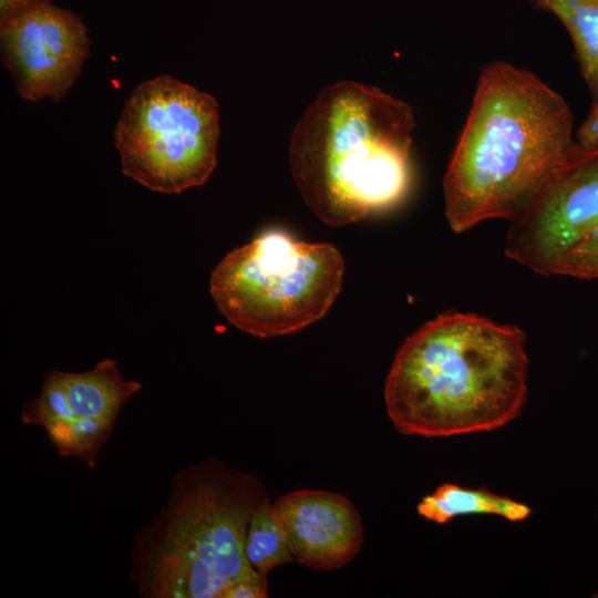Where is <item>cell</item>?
I'll list each match as a JSON object with an SVG mask.
<instances>
[{
	"instance_id": "cell-1",
	"label": "cell",
	"mask_w": 598,
	"mask_h": 598,
	"mask_svg": "<svg viewBox=\"0 0 598 598\" xmlns=\"http://www.w3.org/2000/svg\"><path fill=\"white\" fill-rule=\"evenodd\" d=\"M567 101L533 72L486 64L443 178L445 217L455 233L522 216L570 158Z\"/></svg>"
},
{
	"instance_id": "cell-2",
	"label": "cell",
	"mask_w": 598,
	"mask_h": 598,
	"mask_svg": "<svg viewBox=\"0 0 598 598\" xmlns=\"http://www.w3.org/2000/svg\"><path fill=\"white\" fill-rule=\"evenodd\" d=\"M527 378L520 329L450 312L426 322L398 350L384 383L385 410L404 435L489 432L522 413Z\"/></svg>"
},
{
	"instance_id": "cell-3",
	"label": "cell",
	"mask_w": 598,
	"mask_h": 598,
	"mask_svg": "<svg viewBox=\"0 0 598 598\" xmlns=\"http://www.w3.org/2000/svg\"><path fill=\"white\" fill-rule=\"evenodd\" d=\"M412 107L353 81L326 86L289 142L292 177L323 223L342 226L390 208L406 194Z\"/></svg>"
},
{
	"instance_id": "cell-4",
	"label": "cell",
	"mask_w": 598,
	"mask_h": 598,
	"mask_svg": "<svg viewBox=\"0 0 598 598\" xmlns=\"http://www.w3.org/2000/svg\"><path fill=\"white\" fill-rule=\"evenodd\" d=\"M262 482L217 458L178 470L165 505L134 533L130 579L141 598H221L257 571L244 553Z\"/></svg>"
},
{
	"instance_id": "cell-5",
	"label": "cell",
	"mask_w": 598,
	"mask_h": 598,
	"mask_svg": "<svg viewBox=\"0 0 598 598\" xmlns=\"http://www.w3.org/2000/svg\"><path fill=\"white\" fill-rule=\"evenodd\" d=\"M341 254L269 230L227 254L210 275V295L236 328L267 338L322 318L340 292Z\"/></svg>"
},
{
	"instance_id": "cell-6",
	"label": "cell",
	"mask_w": 598,
	"mask_h": 598,
	"mask_svg": "<svg viewBox=\"0 0 598 598\" xmlns=\"http://www.w3.org/2000/svg\"><path fill=\"white\" fill-rule=\"evenodd\" d=\"M218 140L217 101L169 75L134 89L114 132L124 175L163 194L206 183Z\"/></svg>"
},
{
	"instance_id": "cell-7",
	"label": "cell",
	"mask_w": 598,
	"mask_h": 598,
	"mask_svg": "<svg viewBox=\"0 0 598 598\" xmlns=\"http://www.w3.org/2000/svg\"><path fill=\"white\" fill-rule=\"evenodd\" d=\"M598 229V147L574 152L539 198L511 223L505 254L543 276Z\"/></svg>"
},
{
	"instance_id": "cell-8",
	"label": "cell",
	"mask_w": 598,
	"mask_h": 598,
	"mask_svg": "<svg viewBox=\"0 0 598 598\" xmlns=\"http://www.w3.org/2000/svg\"><path fill=\"white\" fill-rule=\"evenodd\" d=\"M2 61L29 102L69 92L89 54L87 30L74 12L40 0L0 18Z\"/></svg>"
},
{
	"instance_id": "cell-9",
	"label": "cell",
	"mask_w": 598,
	"mask_h": 598,
	"mask_svg": "<svg viewBox=\"0 0 598 598\" xmlns=\"http://www.w3.org/2000/svg\"><path fill=\"white\" fill-rule=\"evenodd\" d=\"M291 554L300 565L336 570L351 563L363 544V525L353 503L344 495L302 488L274 502Z\"/></svg>"
},
{
	"instance_id": "cell-10",
	"label": "cell",
	"mask_w": 598,
	"mask_h": 598,
	"mask_svg": "<svg viewBox=\"0 0 598 598\" xmlns=\"http://www.w3.org/2000/svg\"><path fill=\"white\" fill-rule=\"evenodd\" d=\"M74 419H100L115 422L125 403L142 389L125 380L114 359L105 358L84 372L59 370Z\"/></svg>"
},
{
	"instance_id": "cell-11",
	"label": "cell",
	"mask_w": 598,
	"mask_h": 598,
	"mask_svg": "<svg viewBox=\"0 0 598 598\" xmlns=\"http://www.w3.org/2000/svg\"><path fill=\"white\" fill-rule=\"evenodd\" d=\"M417 514L429 522L446 524L453 518L471 514L497 515L508 522L527 519L532 509L524 503L489 492L453 483L440 485L433 493L422 497Z\"/></svg>"
},
{
	"instance_id": "cell-12",
	"label": "cell",
	"mask_w": 598,
	"mask_h": 598,
	"mask_svg": "<svg viewBox=\"0 0 598 598\" xmlns=\"http://www.w3.org/2000/svg\"><path fill=\"white\" fill-rule=\"evenodd\" d=\"M536 8L555 16L567 30L580 74L598 100V0H528Z\"/></svg>"
},
{
	"instance_id": "cell-13",
	"label": "cell",
	"mask_w": 598,
	"mask_h": 598,
	"mask_svg": "<svg viewBox=\"0 0 598 598\" xmlns=\"http://www.w3.org/2000/svg\"><path fill=\"white\" fill-rule=\"evenodd\" d=\"M244 553L251 567L267 576L272 569L295 560L269 495L257 504L250 516Z\"/></svg>"
},
{
	"instance_id": "cell-14",
	"label": "cell",
	"mask_w": 598,
	"mask_h": 598,
	"mask_svg": "<svg viewBox=\"0 0 598 598\" xmlns=\"http://www.w3.org/2000/svg\"><path fill=\"white\" fill-rule=\"evenodd\" d=\"M115 422L100 419H73L56 422L44 430L63 457H75L89 467H95L96 456L111 437Z\"/></svg>"
},
{
	"instance_id": "cell-15",
	"label": "cell",
	"mask_w": 598,
	"mask_h": 598,
	"mask_svg": "<svg viewBox=\"0 0 598 598\" xmlns=\"http://www.w3.org/2000/svg\"><path fill=\"white\" fill-rule=\"evenodd\" d=\"M59 370H51L43 379L39 395L27 402L21 411V421L27 425L47 426L73 420Z\"/></svg>"
},
{
	"instance_id": "cell-16",
	"label": "cell",
	"mask_w": 598,
	"mask_h": 598,
	"mask_svg": "<svg viewBox=\"0 0 598 598\" xmlns=\"http://www.w3.org/2000/svg\"><path fill=\"white\" fill-rule=\"evenodd\" d=\"M556 274L578 279H598V229L561 257Z\"/></svg>"
},
{
	"instance_id": "cell-17",
	"label": "cell",
	"mask_w": 598,
	"mask_h": 598,
	"mask_svg": "<svg viewBox=\"0 0 598 598\" xmlns=\"http://www.w3.org/2000/svg\"><path fill=\"white\" fill-rule=\"evenodd\" d=\"M268 596L267 575L255 571L234 581L221 598H266Z\"/></svg>"
},
{
	"instance_id": "cell-18",
	"label": "cell",
	"mask_w": 598,
	"mask_h": 598,
	"mask_svg": "<svg viewBox=\"0 0 598 598\" xmlns=\"http://www.w3.org/2000/svg\"><path fill=\"white\" fill-rule=\"evenodd\" d=\"M40 0H0V18L12 14Z\"/></svg>"
},
{
	"instance_id": "cell-19",
	"label": "cell",
	"mask_w": 598,
	"mask_h": 598,
	"mask_svg": "<svg viewBox=\"0 0 598 598\" xmlns=\"http://www.w3.org/2000/svg\"><path fill=\"white\" fill-rule=\"evenodd\" d=\"M587 122L598 124V100L592 101L591 109L586 117Z\"/></svg>"
},
{
	"instance_id": "cell-20",
	"label": "cell",
	"mask_w": 598,
	"mask_h": 598,
	"mask_svg": "<svg viewBox=\"0 0 598 598\" xmlns=\"http://www.w3.org/2000/svg\"><path fill=\"white\" fill-rule=\"evenodd\" d=\"M594 597H598V592H596V594L594 595Z\"/></svg>"
}]
</instances>
